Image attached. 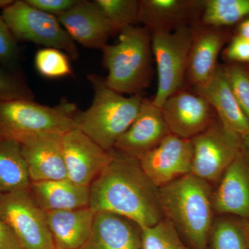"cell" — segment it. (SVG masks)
I'll return each instance as SVG.
<instances>
[{
	"label": "cell",
	"instance_id": "cell-6",
	"mask_svg": "<svg viewBox=\"0 0 249 249\" xmlns=\"http://www.w3.org/2000/svg\"><path fill=\"white\" fill-rule=\"evenodd\" d=\"M193 30L188 25L171 31L152 33V55L157 65L158 84L152 102L161 107L165 101L181 90L186 76Z\"/></svg>",
	"mask_w": 249,
	"mask_h": 249
},
{
	"label": "cell",
	"instance_id": "cell-7",
	"mask_svg": "<svg viewBox=\"0 0 249 249\" xmlns=\"http://www.w3.org/2000/svg\"><path fill=\"white\" fill-rule=\"evenodd\" d=\"M1 17L16 40L62 51L70 58L79 56L78 47L58 18L18 0L3 10Z\"/></svg>",
	"mask_w": 249,
	"mask_h": 249
},
{
	"label": "cell",
	"instance_id": "cell-25",
	"mask_svg": "<svg viewBox=\"0 0 249 249\" xmlns=\"http://www.w3.org/2000/svg\"><path fill=\"white\" fill-rule=\"evenodd\" d=\"M249 16V0H205L201 22L204 26H230Z\"/></svg>",
	"mask_w": 249,
	"mask_h": 249
},
{
	"label": "cell",
	"instance_id": "cell-30",
	"mask_svg": "<svg viewBox=\"0 0 249 249\" xmlns=\"http://www.w3.org/2000/svg\"><path fill=\"white\" fill-rule=\"evenodd\" d=\"M34 98L30 88L18 75L0 67V101Z\"/></svg>",
	"mask_w": 249,
	"mask_h": 249
},
{
	"label": "cell",
	"instance_id": "cell-15",
	"mask_svg": "<svg viewBox=\"0 0 249 249\" xmlns=\"http://www.w3.org/2000/svg\"><path fill=\"white\" fill-rule=\"evenodd\" d=\"M57 18L73 40L86 48L102 49L114 34L94 1L78 0L71 9Z\"/></svg>",
	"mask_w": 249,
	"mask_h": 249
},
{
	"label": "cell",
	"instance_id": "cell-16",
	"mask_svg": "<svg viewBox=\"0 0 249 249\" xmlns=\"http://www.w3.org/2000/svg\"><path fill=\"white\" fill-rule=\"evenodd\" d=\"M214 211L249 221V163L240 152L213 194Z\"/></svg>",
	"mask_w": 249,
	"mask_h": 249
},
{
	"label": "cell",
	"instance_id": "cell-26",
	"mask_svg": "<svg viewBox=\"0 0 249 249\" xmlns=\"http://www.w3.org/2000/svg\"><path fill=\"white\" fill-rule=\"evenodd\" d=\"M109 22L114 34L121 33L139 22L138 0L94 1Z\"/></svg>",
	"mask_w": 249,
	"mask_h": 249
},
{
	"label": "cell",
	"instance_id": "cell-36",
	"mask_svg": "<svg viewBox=\"0 0 249 249\" xmlns=\"http://www.w3.org/2000/svg\"><path fill=\"white\" fill-rule=\"evenodd\" d=\"M237 36L249 40V18L244 19L237 28Z\"/></svg>",
	"mask_w": 249,
	"mask_h": 249
},
{
	"label": "cell",
	"instance_id": "cell-9",
	"mask_svg": "<svg viewBox=\"0 0 249 249\" xmlns=\"http://www.w3.org/2000/svg\"><path fill=\"white\" fill-rule=\"evenodd\" d=\"M193 148L191 174L210 182H219L240 154L241 137L218 119L191 139Z\"/></svg>",
	"mask_w": 249,
	"mask_h": 249
},
{
	"label": "cell",
	"instance_id": "cell-18",
	"mask_svg": "<svg viewBox=\"0 0 249 249\" xmlns=\"http://www.w3.org/2000/svg\"><path fill=\"white\" fill-rule=\"evenodd\" d=\"M142 228L130 219L98 212L89 238L78 249H141Z\"/></svg>",
	"mask_w": 249,
	"mask_h": 249
},
{
	"label": "cell",
	"instance_id": "cell-33",
	"mask_svg": "<svg viewBox=\"0 0 249 249\" xmlns=\"http://www.w3.org/2000/svg\"><path fill=\"white\" fill-rule=\"evenodd\" d=\"M224 55L231 61L249 63V40L236 36L224 51Z\"/></svg>",
	"mask_w": 249,
	"mask_h": 249
},
{
	"label": "cell",
	"instance_id": "cell-38",
	"mask_svg": "<svg viewBox=\"0 0 249 249\" xmlns=\"http://www.w3.org/2000/svg\"><path fill=\"white\" fill-rule=\"evenodd\" d=\"M247 235H248V240H249V223L248 224V228H247Z\"/></svg>",
	"mask_w": 249,
	"mask_h": 249
},
{
	"label": "cell",
	"instance_id": "cell-17",
	"mask_svg": "<svg viewBox=\"0 0 249 249\" xmlns=\"http://www.w3.org/2000/svg\"><path fill=\"white\" fill-rule=\"evenodd\" d=\"M196 90L228 129L240 137L249 132V121L232 93L224 67L218 65L211 78L196 87Z\"/></svg>",
	"mask_w": 249,
	"mask_h": 249
},
{
	"label": "cell",
	"instance_id": "cell-13",
	"mask_svg": "<svg viewBox=\"0 0 249 249\" xmlns=\"http://www.w3.org/2000/svg\"><path fill=\"white\" fill-rule=\"evenodd\" d=\"M161 109L144 99L135 120L114 145V150L139 160L170 134Z\"/></svg>",
	"mask_w": 249,
	"mask_h": 249
},
{
	"label": "cell",
	"instance_id": "cell-12",
	"mask_svg": "<svg viewBox=\"0 0 249 249\" xmlns=\"http://www.w3.org/2000/svg\"><path fill=\"white\" fill-rule=\"evenodd\" d=\"M160 109L170 133L180 138L191 140L214 122L213 109L198 93L180 90Z\"/></svg>",
	"mask_w": 249,
	"mask_h": 249
},
{
	"label": "cell",
	"instance_id": "cell-21",
	"mask_svg": "<svg viewBox=\"0 0 249 249\" xmlns=\"http://www.w3.org/2000/svg\"><path fill=\"white\" fill-rule=\"evenodd\" d=\"M56 249H78L91 235L96 212L88 207L46 212Z\"/></svg>",
	"mask_w": 249,
	"mask_h": 249
},
{
	"label": "cell",
	"instance_id": "cell-10",
	"mask_svg": "<svg viewBox=\"0 0 249 249\" xmlns=\"http://www.w3.org/2000/svg\"><path fill=\"white\" fill-rule=\"evenodd\" d=\"M138 160L147 178L160 188L191 173L193 161L191 140L170 134Z\"/></svg>",
	"mask_w": 249,
	"mask_h": 249
},
{
	"label": "cell",
	"instance_id": "cell-2",
	"mask_svg": "<svg viewBox=\"0 0 249 249\" xmlns=\"http://www.w3.org/2000/svg\"><path fill=\"white\" fill-rule=\"evenodd\" d=\"M163 215L192 249H208L214 221L209 182L188 174L159 188Z\"/></svg>",
	"mask_w": 249,
	"mask_h": 249
},
{
	"label": "cell",
	"instance_id": "cell-35",
	"mask_svg": "<svg viewBox=\"0 0 249 249\" xmlns=\"http://www.w3.org/2000/svg\"><path fill=\"white\" fill-rule=\"evenodd\" d=\"M240 150L249 163V132L241 137Z\"/></svg>",
	"mask_w": 249,
	"mask_h": 249
},
{
	"label": "cell",
	"instance_id": "cell-37",
	"mask_svg": "<svg viewBox=\"0 0 249 249\" xmlns=\"http://www.w3.org/2000/svg\"><path fill=\"white\" fill-rule=\"evenodd\" d=\"M15 1L13 0H0V9L4 10L9 8L14 4Z\"/></svg>",
	"mask_w": 249,
	"mask_h": 249
},
{
	"label": "cell",
	"instance_id": "cell-3",
	"mask_svg": "<svg viewBox=\"0 0 249 249\" xmlns=\"http://www.w3.org/2000/svg\"><path fill=\"white\" fill-rule=\"evenodd\" d=\"M88 78L93 90V101L86 110L76 113V128L110 152L138 116L143 98L142 95L127 97L116 92L97 75L89 74Z\"/></svg>",
	"mask_w": 249,
	"mask_h": 249
},
{
	"label": "cell",
	"instance_id": "cell-11",
	"mask_svg": "<svg viewBox=\"0 0 249 249\" xmlns=\"http://www.w3.org/2000/svg\"><path fill=\"white\" fill-rule=\"evenodd\" d=\"M62 150L70 181L90 186L113 159L112 152L101 148L80 129L62 134Z\"/></svg>",
	"mask_w": 249,
	"mask_h": 249
},
{
	"label": "cell",
	"instance_id": "cell-29",
	"mask_svg": "<svg viewBox=\"0 0 249 249\" xmlns=\"http://www.w3.org/2000/svg\"><path fill=\"white\" fill-rule=\"evenodd\" d=\"M234 96L249 121V71L239 65L224 67Z\"/></svg>",
	"mask_w": 249,
	"mask_h": 249
},
{
	"label": "cell",
	"instance_id": "cell-31",
	"mask_svg": "<svg viewBox=\"0 0 249 249\" xmlns=\"http://www.w3.org/2000/svg\"><path fill=\"white\" fill-rule=\"evenodd\" d=\"M0 65L12 73H17L19 52L16 40L0 16Z\"/></svg>",
	"mask_w": 249,
	"mask_h": 249
},
{
	"label": "cell",
	"instance_id": "cell-19",
	"mask_svg": "<svg viewBox=\"0 0 249 249\" xmlns=\"http://www.w3.org/2000/svg\"><path fill=\"white\" fill-rule=\"evenodd\" d=\"M204 1L199 0H140L139 22L150 32L171 31L187 22L199 10Z\"/></svg>",
	"mask_w": 249,
	"mask_h": 249
},
{
	"label": "cell",
	"instance_id": "cell-1",
	"mask_svg": "<svg viewBox=\"0 0 249 249\" xmlns=\"http://www.w3.org/2000/svg\"><path fill=\"white\" fill-rule=\"evenodd\" d=\"M109 164L90 185L89 207L150 227L163 219L156 186L142 171L139 160L111 150Z\"/></svg>",
	"mask_w": 249,
	"mask_h": 249
},
{
	"label": "cell",
	"instance_id": "cell-14",
	"mask_svg": "<svg viewBox=\"0 0 249 249\" xmlns=\"http://www.w3.org/2000/svg\"><path fill=\"white\" fill-rule=\"evenodd\" d=\"M60 133L29 136L19 142L31 182L67 179Z\"/></svg>",
	"mask_w": 249,
	"mask_h": 249
},
{
	"label": "cell",
	"instance_id": "cell-4",
	"mask_svg": "<svg viewBox=\"0 0 249 249\" xmlns=\"http://www.w3.org/2000/svg\"><path fill=\"white\" fill-rule=\"evenodd\" d=\"M114 45L105 46L103 62L108 74V88L121 94L142 95L152 77V33L134 26L119 33Z\"/></svg>",
	"mask_w": 249,
	"mask_h": 249
},
{
	"label": "cell",
	"instance_id": "cell-22",
	"mask_svg": "<svg viewBox=\"0 0 249 249\" xmlns=\"http://www.w3.org/2000/svg\"><path fill=\"white\" fill-rule=\"evenodd\" d=\"M30 191L36 202L45 212L89 206L90 186L77 184L68 178L31 182Z\"/></svg>",
	"mask_w": 249,
	"mask_h": 249
},
{
	"label": "cell",
	"instance_id": "cell-32",
	"mask_svg": "<svg viewBox=\"0 0 249 249\" xmlns=\"http://www.w3.org/2000/svg\"><path fill=\"white\" fill-rule=\"evenodd\" d=\"M78 1V0H26L31 6L56 18L71 9Z\"/></svg>",
	"mask_w": 249,
	"mask_h": 249
},
{
	"label": "cell",
	"instance_id": "cell-34",
	"mask_svg": "<svg viewBox=\"0 0 249 249\" xmlns=\"http://www.w3.org/2000/svg\"><path fill=\"white\" fill-rule=\"evenodd\" d=\"M0 249H22L11 228L0 217Z\"/></svg>",
	"mask_w": 249,
	"mask_h": 249
},
{
	"label": "cell",
	"instance_id": "cell-8",
	"mask_svg": "<svg viewBox=\"0 0 249 249\" xmlns=\"http://www.w3.org/2000/svg\"><path fill=\"white\" fill-rule=\"evenodd\" d=\"M0 217L14 232L22 249H56L45 211L30 188L0 195Z\"/></svg>",
	"mask_w": 249,
	"mask_h": 249
},
{
	"label": "cell",
	"instance_id": "cell-28",
	"mask_svg": "<svg viewBox=\"0 0 249 249\" xmlns=\"http://www.w3.org/2000/svg\"><path fill=\"white\" fill-rule=\"evenodd\" d=\"M70 57L62 51L44 48L36 54L35 67L37 72L47 78H60L72 75Z\"/></svg>",
	"mask_w": 249,
	"mask_h": 249
},
{
	"label": "cell",
	"instance_id": "cell-27",
	"mask_svg": "<svg viewBox=\"0 0 249 249\" xmlns=\"http://www.w3.org/2000/svg\"><path fill=\"white\" fill-rule=\"evenodd\" d=\"M141 249H192L168 219L142 229Z\"/></svg>",
	"mask_w": 249,
	"mask_h": 249
},
{
	"label": "cell",
	"instance_id": "cell-24",
	"mask_svg": "<svg viewBox=\"0 0 249 249\" xmlns=\"http://www.w3.org/2000/svg\"><path fill=\"white\" fill-rule=\"evenodd\" d=\"M249 223L229 215L216 219L210 233L208 249H249Z\"/></svg>",
	"mask_w": 249,
	"mask_h": 249
},
{
	"label": "cell",
	"instance_id": "cell-23",
	"mask_svg": "<svg viewBox=\"0 0 249 249\" xmlns=\"http://www.w3.org/2000/svg\"><path fill=\"white\" fill-rule=\"evenodd\" d=\"M31 183L20 143L0 137V195L29 189Z\"/></svg>",
	"mask_w": 249,
	"mask_h": 249
},
{
	"label": "cell",
	"instance_id": "cell-20",
	"mask_svg": "<svg viewBox=\"0 0 249 249\" xmlns=\"http://www.w3.org/2000/svg\"><path fill=\"white\" fill-rule=\"evenodd\" d=\"M226 36L219 28L205 26L193 31L186 76L198 87L211 78L218 67V56L225 43Z\"/></svg>",
	"mask_w": 249,
	"mask_h": 249
},
{
	"label": "cell",
	"instance_id": "cell-5",
	"mask_svg": "<svg viewBox=\"0 0 249 249\" xmlns=\"http://www.w3.org/2000/svg\"><path fill=\"white\" fill-rule=\"evenodd\" d=\"M78 111L74 103L67 101L55 107L34 100L0 101V137L19 142L34 134H64L76 128L74 117Z\"/></svg>",
	"mask_w": 249,
	"mask_h": 249
}]
</instances>
